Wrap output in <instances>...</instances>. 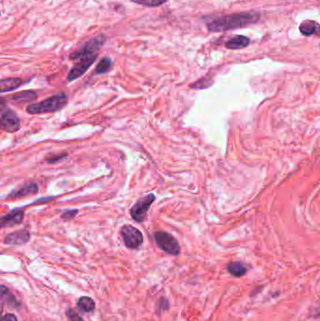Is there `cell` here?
Listing matches in <instances>:
<instances>
[{
	"label": "cell",
	"mask_w": 320,
	"mask_h": 321,
	"mask_svg": "<svg viewBox=\"0 0 320 321\" xmlns=\"http://www.w3.org/2000/svg\"><path fill=\"white\" fill-rule=\"evenodd\" d=\"M21 128V121L16 113L6 105L4 99L0 101V129L7 133H15Z\"/></svg>",
	"instance_id": "4"
},
{
	"label": "cell",
	"mask_w": 320,
	"mask_h": 321,
	"mask_svg": "<svg viewBox=\"0 0 320 321\" xmlns=\"http://www.w3.org/2000/svg\"><path fill=\"white\" fill-rule=\"evenodd\" d=\"M38 193H39V185L36 182H28L25 185L19 187L18 189H15L13 192H11L6 196V199H20L23 197L37 195Z\"/></svg>",
	"instance_id": "8"
},
{
	"label": "cell",
	"mask_w": 320,
	"mask_h": 321,
	"mask_svg": "<svg viewBox=\"0 0 320 321\" xmlns=\"http://www.w3.org/2000/svg\"><path fill=\"white\" fill-rule=\"evenodd\" d=\"M154 239L158 247L171 255H179L181 253V246L176 237L166 231H156L154 233Z\"/></svg>",
	"instance_id": "6"
},
{
	"label": "cell",
	"mask_w": 320,
	"mask_h": 321,
	"mask_svg": "<svg viewBox=\"0 0 320 321\" xmlns=\"http://www.w3.org/2000/svg\"><path fill=\"white\" fill-rule=\"evenodd\" d=\"M1 321H17V318L14 316V314H7L5 315Z\"/></svg>",
	"instance_id": "22"
},
{
	"label": "cell",
	"mask_w": 320,
	"mask_h": 321,
	"mask_svg": "<svg viewBox=\"0 0 320 321\" xmlns=\"http://www.w3.org/2000/svg\"><path fill=\"white\" fill-rule=\"evenodd\" d=\"M259 18L260 14L256 12L233 14L218 17L209 23L207 27L210 32H222L255 24Z\"/></svg>",
	"instance_id": "2"
},
{
	"label": "cell",
	"mask_w": 320,
	"mask_h": 321,
	"mask_svg": "<svg viewBox=\"0 0 320 321\" xmlns=\"http://www.w3.org/2000/svg\"><path fill=\"white\" fill-rule=\"evenodd\" d=\"M68 103V97L63 92H58L42 101L30 103L27 106V112L30 115H42L55 113L63 109Z\"/></svg>",
	"instance_id": "3"
},
{
	"label": "cell",
	"mask_w": 320,
	"mask_h": 321,
	"mask_svg": "<svg viewBox=\"0 0 320 321\" xmlns=\"http://www.w3.org/2000/svg\"><path fill=\"white\" fill-rule=\"evenodd\" d=\"M112 68V60L109 57H103L101 59V61L98 63L97 67L94 70V74H103Z\"/></svg>",
	"instance_id": "17"
},
{
	"label": "cell",
	"mask_w": 320,
	"mask_h": 321,
	"mask_svg": "<svg viewBox=\"0 0 320 321\" xmlns=\"http://www.w3.org/2000/svg\"><path fill=\"white\" fill-rule=\"evenodd\" d=\"M132 1L146 7H158L166 3L167 0H132Z\"/></svg>",
	"instance_id": "18"
},
{
	"label": "cell",
	"mask_w": 320,
	"mask_h": 321,
	"mask_svg": "<svg viewBox=\"0 0 320 321\" xmlns=\"http://www.w3.org/2000/svg\"><path fill=\"white\" fill-rule=\"evenodd\" d=\"M77 307L84 313H90L95 309V302L90 297L84 296L78 300Z\"/></svg>",
	"instance_id": "15"
},
{
	"label": "cell",
	"mask_w": 320,
	"mask_h": 321,
	"mask_svg": "<svg viewBox=\"0 0 320 321\" xmlns=\"http://www.w3.org/2000/svg\"><path fill=\"white\" fill-rule=\"evenodd\" d=\"M300 31L304 36H311V35H317L320 37V25L315 21L307 20L301 24L300 26Z\"/></svg>",
	"instance_id": "12"
},
{
	"label": "cell",
	"mask_w": 320,
	"mask_h": 321,
	"mask_svg": "<svg viewBox=\"0 0 320 321\" xmlns=\"http://www.w3.org/2000/svg\"><path fill=\"white\" fill-rule=\"evenodd\" d=\"M23 209H15V210L10 211L9 213H6L1 217L0 220V226L1 228L14 226L17 224L23 223L25 218V211L22 210Z\"/></svg>",
	"instance_id": "9"
},
{
	"label": "cell",
	"mask_w": 320,
	"mask_h": 321,
	"mask_svg": "<svg viewBox=\"0 0 320 321\" xmlns=\"http://www.w3.org/2000/svg\"><path fill=\"white\" fill-rule=\"evenodd\" d=\"M250 43V39L245 36H236L225 42V47L230 50H238L247 47Z\"/></svg>",
	"instance_id": "13"
},
{
	"label": "cell",
	"mask_w": 320,
	"mask_h": 321,
	"mask_svg": "<svg viewBox=\"0 0 320 321\" xmlns=\"http://www.w3.org/2000/svg\"><path fill=\"white\" fill-rule=\"evenodd\" d=\"M67 157V153L63 154H53V155H50L49 157L46 158V161L48 164H56L57 162H59L60 160L64 159Z\"/></svg>",
	"instance_id": "20"
},
{
	"label": "cell",
	"mask_w": 320,
	"mask_h": 321,
	"mask_svg": "<svg viewBox=\"0 0 320 321\" xmlns=\"http://www.w3.org/2000/svg\"><path fill=\"white\" fill-rule=\"evenodd\" d=\"M120 235L126 247L132 250L138 249L144 242V237L141 231L132 224H124L120 228Z\"/></svg>",
	"instance_id": "7"
},
{
	"label": "cell",
	"mask_w": 320,
	"mask_h": 321,
	"mask_svg": "<svg viewBox=\"0 0 320 321\" xmlns=\"http://www.w3.org/2000/svg\"><path fill=\"white\" fill-rule=\"evenodd\" d=\"M66 314H67V317L69 318V320H70V321H84L83 319H82L77 313H75L72 309H68L67 312H66Z\"/></svg>",
	"instance_id": "21"
},
{
	"label": "cell",
	"mask_w": 320,
	"mask_h": 321,
	"mask_svg": "<svg viewBox=\"0 0 320 321\" xmlns=\"http://www.w3.org/2000/svg\"><path fill=\"white\" fill-rule=\"evenodd\" d=\"M25 82L20 78H6L0 81V92L6 93L11 92L14 89L20 87Z\"/></svg>",
	"instance_id": "11"
},
{
	"label": "cell",
	"mask_w": 320,
	"mask_h": 321,
	"mask_svg": "<svg viewBox=\"0 0 320 321\" xmlns=\"http://www.w3.org/2000/svg\"><path fill=\"white\" fill-rule=\"evenodd\" d=\"M78 211L79 210H77V209L65 210L61 214V219L64 220V221H70V220H72L78 214Z\"/></svg>",
	"instance_id": "19"
},
{
	"label": "cell",
	"mask_w": 320,
	"mask_h": 321,
	"mask_svg": "<svg viewBox=\"0 0 320 321\" xmlns=\"http://www.w3.org/2000/svg\"><path fill=\"white\" fill-rule=\"evenodd\" d=\"M155 199L156 196L152 193L143 197H140L130 209L131 217L137 223H143L146 220L149 210L151 209V206L153 204Z\"/></svg>",
	"instance_id": "5"
},
{
	"label": "cell",
	"mask_w": 320,
	"mask_h": 321,
	"mask_svg": "<svg viewBox=\"0 0 320 321\" xmlns=\"http://www.w3.org/2000/svg\"><path fill=\"white\" fill-rule=\"evenodd\" d=\"M37 98L38 95L34 90H24L12 96V100L15 102H28L35 101Z\"/></svg>",
	"instance_id": "14"
},
{
	"label": "cell",
	"mask_w": 320,
	"mask_h": 321,
	"mask_svg": "<svg viewBox=\"0 0 320 321\" xmlns=\"http://www.w3.org/2000/svg\"><path fill=\"white\" fill-rule=\"evenodd\" d=\"M227 270H228L230 274H232L233 276H236V277H240V276L244 275L247 271L245 266L243 265L242 263H240V262L230 263L227 267Z\"/></svg>",
	"instance_id": "16"
},
{
	"label": "cell",
	"mask_w": 320,
	"mask_h": 321,
	"mask_svg": "<svg viewBox=\"0 0 320 321\" xmlns=\"http://www.w3.org/2000/svg\"><path fill=\"white\" fill-rule=\"evenodd\" d=\"M100 49V44L95 40H90L85 42L81 49L70 54V59L75 61V64L67 76L68 82H72L80 78L86 72V70L96 61Z\"/></svg>",
	"instance_id": "1"
},
{
	"label": "cell",
	"mask_w": 320,
	"mask_h": 321,
	"mask_svg": "<svg viewBox=\"0 0 320 321\" xmlns=\"http://www.w3.org/2000/svg\"><path fill=\"white\" fill-rule=\"evenodd\" d=\"M30 234L27 229H21L8 234L4 238V243L8 245H23L28 243Z\"/></svg>",
	"instance_id": "10"
}]
</instances>
